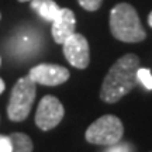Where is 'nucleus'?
Returning a JSON list of instances; mask_svg holds the SVG:
<instances>
[{"label": "nucleus", "mask_w": 152, "mask_h": 152, "mask_svg": "<svg viewBox=\"0 0 152 152\" xmlns=\"http://www.w3.org/2000/svg\"><path fill=\"white\" fill-rule=\"evenodd\" d=\"M140 68V58L135 54H127L114 64L104 77L100 99L106 103H115L127 93H130L137 80V71Z\"/></svg>", "instance_id": "nucleus-1"}, {"label": "nucleus", "mask_w": 152, "mask_h": 152, "mask_svg": "<svg viewBox=\"0 0 152 152\" xmlns=\"http://www.w3.org/2000/svg\"><path fill=\"white\" fill-rule=\"evenodd\" d=\"M110 31L123 42H141L147 37L138 13L128 3H118L110 11Z\"/></svg>", "instance_id": "nucleus-2"}, {"label": "nucleus", "mask_w": 152, "mask_h": 152, "mask_svg": "<svg viewBox=\"0 0 152 152\" xmlns=\"http://www.w3.org/2000/svg\"><path fill=\"white\" fill-rule=\"evenodd\" d=\"M35 82L28 76L20 77L11 89L10 102L7 106V115L11 121H24L31 111V107L35 100Z\"/></svg>", "instance_id": "nucleus-3"}, {"label": "nucleus", "mask_w": 152, "mask_h": 152, "mask_svg": "<svg viewBox=\"0 0 152 152\" xmlns=\"http://www.w3.org/2000/svg\"><path fill=\"white\" fill-rule=\"evenodd\" d=\"M124 135V125L117 115L106 114L93 121L85 132L87 142L94 145H113L121 141Z\"/></svg>", "instance_id": "nucleus-4"}, {"label": "nucleus", "mask_w": 152, "mask_h": 152, "mask_svg": "<svg viewBox=\"0 0 152 152\" xmlns=\"http://www.w3.org/2000/svg\"><path fill=\"white\" fill-rule=\"evenodd\" d=\"M65 114V109L55 96L47 94L41 99L35 113V124L39 130L49 131L59 124Z\"/></svg>", "instance_id": "nucleus-5"}, {"label": "nucleus", "mask_w": 152, "mask_h": 152, "mask_svg": "<svg viewBox=\"0 0 152 152\" xmlns=\"http://www.w3.org/2000/svg\"><path fill=\"white\" fill-rule=\"evenodd\" d=\"M64 55L68 62L77 69H86L90 62L89 42L82 34L73 33L64 41Z\"/></svg>", "instance_id": "nucleus-6"}, {"label": "nucleus", "mask_w": 152, "mask_h": 152, "mask_svg": "<svg viewBox=\"0 0 152 152\" xmlns=\"http://www.w3.org/2000/svg\"><path fill=\"white\" fill-rule=\"evenodd\" d=\"M69 71L61 65L39 64L28 72V77L33 82L44 86H59L69 79Z\"/></svg>", "instance_id": "nucleus-7"}, {"label": "nucleus", "mask_w": 152, "mask_h": 152, "mask_svg": "<svg viewBox=\"0 0 152 152\" xmlns=\"http://www.w3.org/2000/svg\"><path fill=\"white\" fill-rule=\"evenodd\" d=\"M76 18L71 9H61L58 16L52 21L51 34L56 44H64L66 38L75 33Z\"/></svg>", "instance_id": "nucleus-8"}, {"label": "nucleus", "mask_w": 152, "mask_h": 152, "mask_svg": "<svg viewBox=\"0 0 152 152\" xmlns=\"http://www.w3.org/2000/svg\"><path fill=\"white\" fill-rule=\"evenodd\" d=\"M31 1V9L37 11L39 17H42L47 21H54V18L58 16L61 7L54 0H30Z\"/></svg>", "instance_id": "nucleus-9"}, {"label": "nucleus", "mask_w": 152, "mask_h": 152, "mask_svg": "<svg viewBox=\"0 0 152 152\" xmlns=\"http://www.w3.org/2000/svg\"><path fill=\"white\" fill-rule=\"evenodd\" d=\"M10 137L11 152H33L34 145L31 138L24 132H13Z\"/></svg>", "instance_id": "nucleus-10"}, {"label": "nucleus", "mask_w": 152, "mask_h": 152, "mask_svg": "<svg viewBox=\"0 0 152 152\" xmlns=\"http://www.w3.org/2000/svg\"><path fill=\"white\" fill-rule=\"evenodd\" d=\"M137 80L141 82L144 87L148 90H152V73L147 68H138L137 71Z\"/></svg>", "instance_id": "nucleus-11"}, {"label": "nucleus", "mask_w": 152, "mask_h": 152, "mask_svg": "<svg viewBox=\"0 0 152 152\" xmlns=\"http://www.w3.org/2000/svg\"><path fill=\"white\" fill-rule=\"evenodd\" d=\"M104 152H134V147L130 145V144H113V145H109V148Z\"/></svg>", "instance_id": "nucleus-12"}, {"label": "nucleus", "mask_w": 152, "mask_h": 152, "mask_svg": "<svg viewBox=\"0 0 152 152\" xmlns=\"http://www.w3.org/2000/svg\"><path fill=\"white\" fill-rule=\"evenodd\" d=\"M79 4L87 11H96L99 10V7L102 6L103 0H77Z\"/></svg>", "instance_id": "nucleus-13"}, {"label": "nucleus", "mask_w": 152, "mask_h": 152, "mask_svg": "<svg viewBox=\"0 0 152 152\" xmlns=\"http://www.w3.org/2000/svg\"><path fill=\"white\" fill-rule=\"evenodd\" d=\"M0 152H11L10 137L0 135Z\"/></svg>", "instance_id": "nucleus-14"}, {"label": "nucleus", "mask_w": 152, "mask_h": 152, "mask_svg": "<svg viewBox=\"0 0 152 152\" xmlns=\"http://www.w3.org/2000/svg\"><path fill=\"white\" fill-rule=\"evenodd\" d=\"M4 89H6V85H4V82H3V79L0 77V94L4 92Z\"/></svg>", "instance_id": "nucleus-15"}, {"label": "nucleus", "mask_w": 152, "mask_h": 152, "mask_svg": "<svg viewBox=\"0 0 152 152\" xmlns=\"http://www.w3.org/2000/svg\"><path fill=\"white\" fill-rule=\"evenodd\" d=\"M148 24L152 27V11L149 13V16H148Z\"/></svg>", "instance_id": "nucleus-16"}, {"label": "nucleus", "mask_w": 152, "mask_h": 152, "mask_svg": "<svg viewBox=\"0 0 152 152\" xmlns=\"http://www.w3.org/2000/svg\"><path fill=\"white\" fill-rule=\"evenodd\" d=\"M18 1H30V0H18Z\"/></svg>", "instance_id": "nucleus-17"}, {"label": "nucleus", "mask_w": 152, "mask_h": 152, "mask_svg": "<svg viewBox=\"0 0 152 152\" xmlns=\"http://www.w3.org/2000/svg\"><path fill=\"white\" fill-rule=\"evenodd\" d=\"M0 65H1V59H0Z\"/></svg>", "instance_id": "nucleus-18"}, {"label": "nucleus", "mask_w": 152, "mask_h": 152, "mask_svg": "<svg viewBox=\"0 0 152 152\" xmlns=\"http://www.w3.org/2000/svg\"><path fill=\"white\" fill-rule=\"evenodd\" d=\"M0 17H1V14H0Z\"/></svg>", "instance_id": "nucleus-19"}]
</instances>
